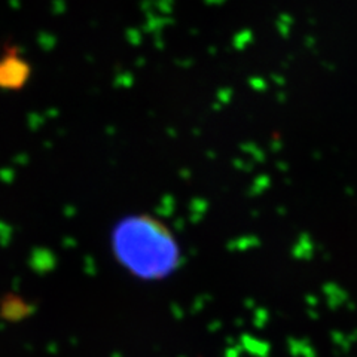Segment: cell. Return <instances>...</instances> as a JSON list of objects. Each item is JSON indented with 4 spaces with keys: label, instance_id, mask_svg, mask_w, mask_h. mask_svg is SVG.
Wrapping results in <instances>:
<instances>
[{
    "label": "cell",
    "instance_id": "obj_1",
    "mask_svg": "<svg viewBox=\"0 0 357 357\" xmlns=\"http://www.w3.org/2000/svg\"><path fill=\"white\" fill-rule=\"evenodd\" d=\"M116 249L121 259L142 275L164 274L176 261V248L172 238L160 227L144 219L130 220L116 236Z\"/></svg>",
    "mask_w": 357,
    "mask_h": 357
},
{
    "label": "cell",
    "instance_id": "obj_2",
    "mask_svg": "<svg viewBox=\"0 0 357 357\" xmlns=\"http://www.w3.org/2000/svg\"><path fill=\"white\" fill-rule=\"evenodd\" d=\"M29 76L27 64L14 55L0 59V86L18 88L26 82Z\"/></svg>",
    "mask_w": 357,
    "mask_h": 357
}]
</instances>
